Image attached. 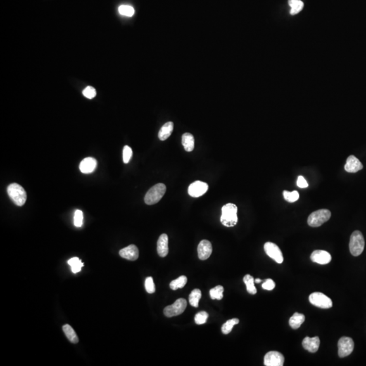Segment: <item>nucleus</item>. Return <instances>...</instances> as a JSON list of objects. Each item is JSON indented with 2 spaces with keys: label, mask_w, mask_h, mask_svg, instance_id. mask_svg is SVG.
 <instances>
[{
  "label": "nucleus",
  "mask_w": 366,
  "mask_h": 366,
  "mask_svg": "<svg viewBox=\"0 0 366 366\" xmlns=\"http://www.w3.org/2000/svg\"><path fill=\"white\" fill-rule=\"evenodd\" d=\"M236 21H237V25L243 30H249L252 33L262 34L269 29V18L261 11H254V10L240 11L236 16Z\"/></svg>",
  "instance_id": "7ed1b4c3"
},
{
  "label": "nucleus",
  "mask_w": 366,
  "mask_h": 366,
  "mask_svg": "<svg viewBox=\"0 0 366 366\" xmlns=\"http://www.w3.org/2000/svg\"><path fill=\"white\" fill-rule=\"evenodd\" d=\"M194 322L186 315H172L159 328V340L166 347H181L192 340Z\"/></svg>",
  "instance_id": "f257e3e1"
},
{
  "label": "nucleus",
  "mask_w": 366,
  "mask_h": 366,
  "mask_svg": "<svg viewBox=\"0 0 366 366\" xmlns=\"http://www.w3.org/2000/svg\"><path fill=\"white\" fill-rule=\"evenodd\" d=\"M264 312V300L255 290H251L246 299V322L249 327L258 326Z\"/></svg>",
  "instance_id": "20e7f679"
},
{
  "label": "nucleus",
  "mask_w": 366,
  "mask_h": 366,
  "mask_svg": "<svg viewBox=\"0 0 366 366\" xmlns=\"http://www.w3.org/2000/svg\"><path fill=\"white\" fill-rule=\"evenodd\" d=\"M347 258V247L343 243H337L322 255L317 262L316 274L322 281H331L340 274Z\"/></svg>",
  "instance_id": "f03ea898"
},
{
  "label": "nucleus",
  "mask_w": 366,
  "mask_h": 366,
  "mask_svg": "<svg viewBox=\"0 0 366 366\" xmlns=\"http://www.w3.org/2000/svg\"><path fill=\"white\" fill-rule=\"evenodd\" d=\"M364 288H365L366 290V270L365 273H364Z\"/></svg>",
  "instance_id": "423d86ee"
},
{
  "label": "nucleus",
  "mask_w": 366,
  "mask_h": 366,
  "mask_svg": "<svg viewBox=\"0 0 366 366\" xmlns=\"http://www.w3.org/2000/svg\"><path fill=\"white\" fill-rule=\"evenodd\" d=\"M167 192L177 198H184L193 190V182L190 177L183 172H174L166 182Z\"/></svg>",
  "instance_id": "39448f33"
}]
</instances>
